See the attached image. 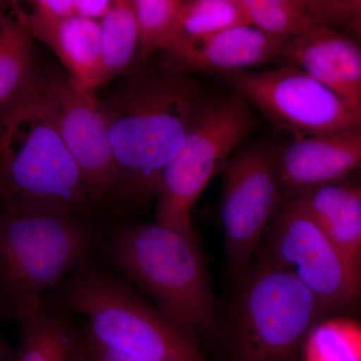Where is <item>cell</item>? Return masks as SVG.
<instances>
[{
    "label": "cell",
    "mask_w": 361,
    "mask_h": 361,
    "mask_svg": "<svg viewBox=\"0 0 361 361\" xmlns=\"http://www.w3.org/2000/svg\"><path fill=\"white\" fill-rule=\"evenodd\" d=\"M205 92L190 75L135 71L103 104L115 156L116 194L144 203L184 145Z\"/></svg>",
    "instance_id": "obj_1"
},
{
    "label": "cell",
    "mask_w": 361,
    "mask_h": 361,
    "mask_svg": "<svg viewBox=\"0 0 361 361\" xmlns=\"http://www.w3.org/2000/svg\"><path fill=\"white\" fill-rule=\"evenodd\" d=\"M96 204L37 82L0 106V212L87 217Z\"/></svg>",
    "instance_id": "obj_2"
},
{
    "label": "cell",
    "mask_w": 361,
    "mask_h": 361,
    "mask_svg": "<svg viewBox=\"0 0 361 361\" xmlns=\"http://www.w3.org/2000/svg\"><path fill=\"white\" fill-rule=\"evenodd\" d=\"M102 248L111 267L183 329L199 341L218 336L217 306L196 236L157 222L123 225Z\"/></svg>",
    "instance_id": "obj_3"
},
{
    "label": "cell",
    "mask_w": 361,
    "mask_h": 361,
    "mask_svg": "<svg viewBox=\"0 0 361 361\" xmlns=\"http://www.w3.org/2000/svg\"><path fill=\"white\" fill-rule=\"evenodd\" d=\"M77 317L90 341L137 360L209 361L200 341L147 302L134 286L87 258L51 293Z\"/></svg>",
    "instance_id": "obj_4"
},
{
    "label": "cell",
    "mask_w": 361,
    "mask_h": 361,
    "mask_svg": "<svg viewBox=\"0 0 361 361\" xmlns=\"http://www.w3.org/2000/svg\"><path fill=\"white\" fill-rule=\"evenodd\" d=\"M99 238L87 217L0 212V317L18 322L58 290Z\"/></svg>",
    "instance_id": "obj_5"
},
{
    "label": "cell",
    "mask_w": 361,
    "mask_h": 361,
    "mask_svg": "<svg viewBox=\"0 0 361 361\" xmlns=\"http://www.w3.org/2000/svg\"><path fill=\"white\" fill-rule=\"evenodd\" d=\"M243 275L232 317V361L298 360L323 313L319 303L295 278L263 259Z\"/></svg>",
    "instance_id": "obj_6"
},
{
    "label": "cell",
    "mask_w": 361,
    "mask_h": 361,
    "mask_svg": "<svg viewBox=\"0 0 361 361\" xmlns=\"http://www.w3.org/2000/svg\"><path fill=\"white\" fill-rule=\"evenodd\" d=\"M255 118L238 94L207 97L184 145L157 187V223L196 236L192 211L215 173L253 132Z\"/></svg>",
    "instance_id": "obj_7"
},
{
    "label": "cell",
    "mask_w": 361,
    "mask_h": 361,
    "mask_svg": "<svg viewBox=\"0 0 361 361\" xmlns=\"http://www.w3.org/2000/svg\"><path fill=\"white\" fill-rule=\"evenodd\" d=\"M258 258L308 289L323 312L341 310L361 295V279L297 198L284 200L266 232Z\"/></svg>",
    "instance_id": "obj_8"
},
{
    "label": "cell",
    "mask_w": 361,
    "mask_h": 361,
    "mask_svg": "<svg viewBox=\"0 0 361 361\" xmlns=\"http://www.w3.org/2000/svg\"><path fill=\"white\" fill-rule=\"evenodd\" d=\"M225 77L235 94L294 139L361 132V111L296 66Z\"/></svg>",
    "instance_id": "obj_9"
},
{
    "label": "cell",
    "mask_w": 361,
    "mask_h": 361,
    "mask_svg": "<svg viewBox=\"0 0 361 361\" xmlns=\"http://www.w3.org/2000/svg\"><path fill=\"white\" fill-rule=\"evenodd\" d=\"M222 172L226 262L234 274L243 275L284 201L277 148L266 142L252 145L230 159Z\"/></svg>",
    "instance_id": "obj_10"
},
{
    "label": "cell",
    "mask_w": 361,
    "mask_h": 361,
    "mask_svg": "<svg viewBox=\"0 0 361 361\" xmlns=\"http://www.w3.org/2000/svg\"><path fill=\"white\" fill-rule=\"evenodd\" d=\"M59 135L96 203L116 194L118 173L110 128L101 101L61 71H42L37 80Z\"/></svg>",
    "instance_id": "obj_11"
},
{
    "label": "cell",
    "mask_w": 361,
    "mask_h": 361,
    "mask_svg": "<svg viewBox=\"0 0 361 361\" xmlns=\"http://www.w3.org/2000/svg\"><path fill=\"white\" fill-rule=\"evenodd\" d=\"M284 44L253 26L240 25L204 39L179 40L164 52L161 68L188 75H231L280 59Z\"/></svg>",
    "instance_id": "obj_12"
},
{
    "label": "cell",
    "mask_w": 361,
    "mask_h": 361,
    "mask_svg": "<svg viewBox=\"0 0 361 361\" xmlns=\"http://www.w3.org/2000/svg\"><path fill=\"white\" fill-rule=\"evenodd\" d=\"M284 200L361 170V132L294 139L277 148Z\"/></svg>",
    "instance_id": "obj_13"
},
{
    "label": "cell",
    "mask_w": 361,
    "mask_h": 361,
    "mask_svg": "<svg viewBox=\"0 0 361 361\" xmlns=\"http://www.w3.org/2000/svg\"><path fill=\"white\" fill-rule=\"evenodd\" d=\"M280 61L300 68L361 111V47L319 25L285 42Z\"/></svg>",
    "instance_id": "obj_14"
},
{
    "label": "cell",
    "mask_w": 361,
    "mask_h": 361,
    "mask_svg": "<svg viewBox=\"0 0 361 361\" xmlns=\"http://www.w3.org/2000/svg\"><path fill=\"white\" fill-rule=\"evenodd\" d=\"M11 8L33 39H39L54 52L66 73L82 89L96 92L99 87L101 30L99 21L73 16L49 20L33 16L20 2Z\"/></svg>",
    "instance_id": "obj_15"
},
{
    "label": "cell",
    "mask_w": 361,
    "mask_h": 361,
    "mask_svg": "<svg viewBox=\"0 0 361 361\" xmlns=\"http://www.w3.org/2000/svg\"><path fill=\"white\" fill-rule=\"evenodd\" d=\"M75 318L51 294L45 296L18 318L16 361H96L85 327Z\"/></svg>",
    "instance_id": "obj_16"
},
{
    "label": "cell",
    "mask_w": 361,
    "mask_h": 361,
    "mask_svg": "<svg viewBox=\"0 0 361 361\" xmlns=\"http://www.w3.org/2000/svg\"><path fill=\"white\" fill-rule=\"evenodd\" d=\"M361 279V193L358 182L336 180L295 197ZM293 199V198H292Z\"/></svg>",
    "instance_id": "obj_17"
},
{
    "label": "cell",
    "mask_w": 361,
    "mask_h": 361,
    "mask_svg": "<svg viewBox=\"0 0 361 361\" xmlns=\"http://www.w3.org/2000/svg\"><path fill=\"white\" fill-rule=\"evenodd\" d=\"M7 8L0 14V106L32 87L42 73L35 39Z\"/></svg>",
    "instance_id": "obj_18"
},
{
    "label": "cell",
    "mask_w": 361,
    "mask_h": 361,
    "mask_svg": "<svg viewBox=\"0 0 361 361\" xmlns=\"http://www.w3.org/2000/svg\"><path fill=\"white\" fill-rule=\"evenodd\" d=\"M101 30L99 87L135 68L139 54V30L130 0H115L99 21Z\"/></svg>",
    "instance_id": "obj_19"
},
{
    "label": "cell",
    "mask_w": 361,
    "mask_h": 361,
    "mask_svg": "<svg viewBox=\"0 0 361 361\" xmlns=\"http://www.w3.org/2000/svg\"><path fill=\"white\" fill-rule=\"evenodd\" d=\"M130 4L139 30L135 71H142L154 54H164L177 42L182 0H130Z\"/></svg>",
    "instance_id": "obj_20"
},
{
    "label": "cell",
    "mask_w": 361,
    "mask_h": 361,
    "mask_svg": "<svg viewBox=\"0 0 361 361\" xmlns=\"http://www.w3.org/2000/svg\"><path fill=\"white\" fill-rule=\"evenodd\" d=\"M248 25L274 37L287 40L319 25L306 0H239Z\"/></svg>",
    "instance_id": "obj_21"
},
{
    "label": "cell",
    "mask_w": 361,
    "mask_h": 361,
    "mask_svg": "<svg viewBox=\"0 0 361 361\" xmlns=\"http://www.w3.org/2000/svg\"><path fill=\"white\" fill-rule=\"evenodd\" d=\"M240 25L248 23L239 0H182L177 42L204 39Z\"/></svg>",
    "instance_id": "obj_22"
},
{
    "label": "cell",
    "mask_w": 361,
    "mask_h": 361,
    "mask_svg": "<svg viewBox=\"0 0 361 361\" xmlns=\"http://www.w3.org/2000/svg\"><path fill=\"white\" fill-rule=\"evenodd\" d=\"M303 349L305 361H361V324L345 318L315 323Z\"/></svg>",
    "instance_id": "obj_23"
},
{
    "label": "cell",
    "mask_w": 361,
    "mask_h": 361,
    "mask_svg": "<svg viewBox=\"0 0 361 361\" xmlns=\"http://www.w3.org/2000/svg\"><path fill=\"white\" fill-rule=\"evenodd\" d=\"M319 25L329 26L361 47V0H306Z\"/></svg>",
    "instance_id": "obj_24"
},
{
    "label": "cell",
    "mask_w": 361,
    "mask_h": 361,
    "mask_svg": "<svg viewBox=\"0 0 361 361\" xmlns=\"http://www.w3.org/2000/svg\"><path fill=\"white\" fill-rule=\"evenodd\" d=\"M33 16L49 20H61L77 16L75 0H33L26 1Z\"/></svg>",
    "instance_id": "obj_25"
},
{
    "label": "cell",
    "mask_w": 361,
    "mask_h": 361,
    "mask_svg": "<svg viewBox=\"0 0 361 361\" xmlns=\"http://www.w3.org/2000/svg\"><path fill=\"white\" fill-rule=\"evenodd\" d=\"M111 0H75V14L87 20H103L113 6Z\"/></svg>",
    "instance_id": "obj_26"
},
{
    "label": "cell",
    "mask_w": 361,
    "mask_h": 361,
    "mask_svg": "<svg viewBox=\"0 0 361 361\" xmlns=\"http://www.w3.org/2000/svg\"><path fill=\"white\" fill-rule=\"evenodd\" d=\"M90 343H92V351H94V360H96V361H149L137 360V358L128 357V356L118 355V353H113V351L97 345V344L94 343L92 341H90Z\"/></svg>",
    "instance_id": "obj_27"
},
{
    "label": "cell",
    "mask_w": 361,
    "mask_h": 361,
    "mask_svg": "<svg viewBox=\"0 0 361 361\" xmlns=\"http://www.w3.org/2000/svg\"><path fill=\"white\" fill-rule=\"evenodd\" d=\"M18 349L9 348L0 334V361H16Z\"/></svg>",
    "instance_id": "obj_28"
},
{
    "label": "cell",
    "mask_w": 361,
    "mask_h": 361,
    "mask_svg": "<svg viewBox=\"0 0 361 361\" xmlns=\"http://www.w3.org/2000/svg\"><path fill=\"white\" fill-rule=\"evenodd\" d=\"M6 4L4 2L0 1V14L4 13V11H6Z\"/></svg>",
    "instance_id": "obj_29"
},
{
    "label": "cell",
    "mask_w": 361,
    "mask_h": 361,
    "mask_svg": "<svg viewBox=\"0 0 361 361\" xmlns=\"http://www.w3.org/2000/svg\"><path fill=\"white\" fill-rule=\"evenodd\" d=\"M360 179H358V187H360V193H361V170L360 171Z\"/></svg>",
    "instance_id": "obj_30"
}]
</instances>
